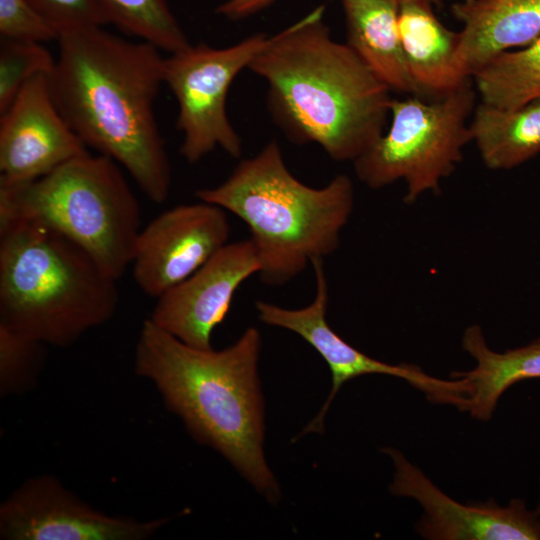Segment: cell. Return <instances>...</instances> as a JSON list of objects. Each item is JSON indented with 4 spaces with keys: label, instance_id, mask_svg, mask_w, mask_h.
<instances>
[{
    "label": "cell",
    "instance_id": "24",
    "mask_svg": "<svg viewBox=\"0 0 540 540\" xmlns=\"http://www.w3.org/2000/svg\"><path fill=\"white\" fill-rule=\"evenodd\" d=\"M59 33L28 0H0L1 38L45 43L57 41Z\"/></svg>",
    "mask_w": 540,
    "mask_h": 540
},
{
    "label": "cell",
    "instance_id": "23",
    "mask_svg": "<svg viewBox=\"0 0 540 540\" xmlns=\"http://www.w3.org/2000/svg\"><path fill=\"white\" fill-rule=\"evenodd\" d=\"M46 344L0 326V394L28 392L45 360Z\"/></svg>",
    "mask_w": 540,
    "mask_h": 540
},
{
    "label": "cell",
    "instance_id": "8",
    "mask_svg": "<svg viewBox=\"0 0 540 540\" xmlns=\"http://www.w3.org/2000/svg\"><path fill=\"white\" fill-rule=\"evenodd\" d=\"M268 37L258 33L219 49L191 44L164 58L163 83L178 104L180 153L187 162L196 163L216 148L232 158L241 156L242 141L226 111L227 95L235 77L248 68Z\"/></svg>",
    "mask_w": 540,
    "mask_h": 540
},
{
    "label": "cell",
    "instance_id": "27",
    "mask_svg": "<svg viewBox=\"0 0 540 540\" xmlns=\"http://www.w3.org/2000/svg\"><path fill=\"white\" fill-rule=\"evenodd\" d=\"M425 1L430 3L433 7H437V8H440L443 5L442 0H425Z\"/></svg>",
    "mask_w": 540,
    "mask_h": 540
},
{
    "label": "cell",
    "instance_id": "18",
    "mask_svg": "<svg viewBox=\"0 0 540 540\" xmlns=\"http://www.w3.org/2000/svg\"><path fill=\"white\" fill-rule=\"evenodd\" d=\"M462 348L475 360L468 371H455L451 378H464L470 385L467 411L478 420L490 419L501 395L512 385L540 378V338L527 345L496 352L485 341L478 325L466 328Z\"/></svg>",
    "mask_w": 540,
    "mask_h": 540
},
{
    "label": "cell",
    "instance_id": "16",
    "mask_svg": "<svg viewBox=\"0 0 540 540\" xmlns=\"http://www.w3.org/2000/svg\"><path fill=\"white\" fill-rule=\"evenodd\" d=\"M398 29L419 97L443 98L472 80L458 66L459 32L445 27L425 0H400Z\"/></svg>",
    "mask_w": 540,
    "mask_h": 540
},
{
    "label": "cell",
    "instance_id": "2",
    "mask_svg": "<svg viewBox=\"0 0 540 540\" xmlns=\"http://www.w3.org/2000/svg\"><path fill=\"white\" fill-rule=\"evenodd\" d=\"M325 5L273 36L248 69L268 86L275 123L298 144L354 161L382 134L391 89L345 43L330 36Z\"/></svg>",
    "mask_w": 540,
    "mask_h": 540
},
{
    "label": "cell",
    "instance_id": "13",
    "mask_svg": "<svg viewBox=\"0 0 540 540\" xmlns=\"http://www.w3.org/2000/svg\"><path fill=\"white\" fill-rule=\"evenodd\" d=\"M88 152L58 111L41 74L0 114V188L34 181Z\"/></svg>",
    "mask_w": 540,
    "mask_h": 540
},
{
    "label": "cell",
    "instance_id": "11",
    "mask_svg": "<svg viewBox=\"0 0 540 540\" xmlns=\"http://www.w3.org/2000/svg\"><path fill=\"white\" fill-rule=\"evenodd\" d=\"M229 234L224 209L208 202L162 212L137 237L130 265L137 286L159 298L224 247Z\"/></svg>",
    "mask_w": 540,
    "mask_h": 540
},
{
    "label": "cell",
    "instance_id": "14",
    "mask_svg": "<svg viewBox=\"0 0 540 540\" xmlns=\"http://www.w3.org/2000/svg\"><path fill=\"white\" fill-rule=\"evenodd\" d=\"M250 239L227 243L192 275L159 298L148 318L160 329L198 349H212L214 329L225 319L233 296L260 272Z\"/></svg>",
    "mask_w": 540,
    "mask_h": 540
},
{
    "label": "cell",
    "instance_id": "9",
    "mask_svg": "<svg viewBox=\"0 0 540 540\" xmlns=\"http://www.w3.org/2000/svg\"><path fill=\"white\" fill-rule=\"evenodd\" d=\"M316 291L313 301L300 309H288L257 301L255 304L261 322L290 330L310 344L327 363L332 387L323 406L298 437L308 433H321L330 404L343 384L367 374H385L407 381L422 391L434 403L451 404L466 411L470 386L464 378L439 379L426 374L413 364L398 365L374 359L343 340L329 326L326 319L328 284L322 258L313 259Z\"/></svg>",
    "mask_w": 540,
    "mask_h": 540
},
{
    "label": "cell",
    "instance_id": "20",
    "mask_svg": "<svg viewBox=\"0 0 540 540\" xmlns=\"http://www.w3.org/2000/svg\"><path fill=\"white\" fill-rule=\"evenodd\" d=\"M481 102L506 109L540 97V37L519 50L503 52L472 77Z\"/></svg>",
    "mask_w": 540,
    "mask_h": 540
},
{
    "label": "cell",
    "instance_id": "25",
    "mask_svg": "<svg viewBox=\"0 0 540 540\" xmlns=\"http://www.w3.org/2000/svg\"><path fill=\"white\" fill-rule=\"evenodd\" d=\"M60 31L109 23L99 0H28Z\"/></svg>",
    "mask_w": 540,
    "mask_h": 540
},
{
    "label": "cell",
    "instance_id": "21",
    "mask_svg": "<svg viewBox=\"0 0 540 540\" xmlns=\"http://www.w3.org/2000/svg\"><path fill=\"white\" fill-rule=\"evenodd\" d=\"M109 23L169 54L191 44L167 0H99Z\"/></svg>",
    "mask_w": 540,
    "mask_h": 540
},
{
    "label": "cell",
    "instance_id": "26",
    "mask_svg": "<svg viewBox=\"0 0 540 540\" xmlns=\"http://www.w3.org/2000/svg\"><path fill=\"white\" fill-rule=\"evenodd\" d=\"M276 0H226L216 8V13L229 21L246 19L269 7Z\"/></svg>",
    "mask_w": 540,
    "mask_h": 540
},
{
    "label": "cell",
    "instance_id": "17",
    "mask_svg": "<svg viewBox=\"0 0 540 540\" xmlns=\"http://www.w3.org/2000/svg\"><path fill=\"white\" fill-rule=\"evenodd\" d=\"M400 0H341L347 45L391 91L419 97L399 29Z\"/></svg>",
    "mask_w": 540,
    "mask_h": 540
},
{
    "label": "cell",
    "instance_id": "1",
    "mask_svg": "<svg viewBox=\"0 0 540 540\" xmlns=\"http://www.w3.org/2000/svg\"><path fill=\"white\" fill-rule=\"evenodd\" d=\"M49 75L52 99L86 147L118 163L153 202L168 198L172 170L154 104L164 58L154 45L103 26L61 30Z\"/></svg>",
    "mask_w": 540,
    "mask_h": 540
},
{
    "label": "cell",
    "instance_id": "19",
    "mask_svg": "<svg viewBox=\"0 0 540 540\" xmlns=\"http://www.w3.org/2000/svg\"><path fill=\"white\" fill-rule=\"evenodd\" d=\"M484 165L509 170L540 154V97L513 109L480 102L470 120Z\"/></svg>",
    "mask_w": 540,
    "mask_h": 540
},
{
    "label": "cell",
    "instance_id": "15",
    "mask_svg": "<svg viewBox=\"0 0 540 540\" xmlns=\"http://www.w3.org/2000/svg\"><path fill=\"white\" fill-rule=\"evenodd\" d=\"M451 13L463 25L457 62L467 78L499 54L540 37V0H462L451 5Z\"/></svg>",
    "mask_w": 540,
    "mask_h": 540
},
{
    "label": "cell",
    "instance_id": "22",
    "mask_svg": "<svg viewBox=\"0 0 540 540\" xmlns=\"http://www.w3.org/2000/svg\"><path fill=\"white\" fill-rule=\"evenodd\" d=\"M55 59L43 43L1 38L0 114L30 80L52 72Z\"/></svg>",
    "mask_w": 540,
    "mask_h": 540
},
{
    "label": "cell",
    "instance_id": "5",
    "mask_svg": "<svg viewBox=\"0 0 540 540\" xmlns=\"http://www.w3.org/2000/svg\"><path fill=\"white\" fill-rule=\"evenodd\" d=\"M117 280L77 244L37 222L0 217V326L67 347L109 321Z\"/></svg>",
    "mask_w": 540,
    "mask_h": 540
},
{
    "label": "cell",
    "instance_id": "6",
    "mask_svg": "<svg viewBox=\"0 0 540 540\" xmlns=\"http://www.w3.org/2000/svg\"><path fill=\"white\" fill-rule=\"evenodd\" d=\"M0 217L42 224L82 248L112 278L131 265L140 206L121 166L81 154L29 183L0 188Z\"/></svg>",
    "mask_w": 540,
    "mask_h": 540
},
{
    "label": "cell",
    "instance_id": "28",
    "mask_svg": "<svg viewBox=\"0 0 540 540\" xmlns=\"http://www.w3.org/2000/svg\"><path fill=\"white\" fill-rule=\"evenodd\" d=\"M539 482H540V479H539ZM535 511H536V513H537L538 515H540V500H539V502H538V505H537V508L535 509Z\"/></svg>",
    "mask_w": 540,
    "mask_h": 540
},
{
    "label": "cell",
    "instance_id": "10",
    "mask_svg": "<svg viewBox=\"0 0 540 540\" xmlns=\"http://www.w3.org/2000/svg\"><path fill=\"white\" fill-rule=\"evenodd\" d=\"M168 518L115 516L84 502L53 475L30 478L0 505L4 540H145Z\"/></svg>",
    "mask_w": 540,
    "mask_h": 540
},
{
    "label": "cell",
    "instance_id": "4",
    "mask_svg": "<svg viewBox=\"0 0 540 540\" xmlns=\"http://www.w3.org/2000/svg\"><path fill=\"white\" fill-rule=\"evenodd\" d=\"M196 197L248 226L261 280L274 286L336 251L354 208V186L347 175L338 174L321 188L308 186L289 171L274 140L242 160L218 186L197 190Z\"/></svg>",
    "mask_w": 540,
    "mask_h": 540
},
{
    "label": "cell",
    "instance_id": "7",
    "mask_svg": "<svg viewBox=\"0 0 540 540\" xmlns=\"http://www.w3.org/2000/svg\"><path fill=\"white\" fill-rule=\"evenodd\" d=\"M475 99L471 81L435 100L411 95L392 99L390 128L353 161L356 176L371 189L402 180L406 204L428 192L439 194L442 181L455 171L472 142Z\"/></svg>",
    "mask_w": 540,
    "mask_h": 540
},
{
    "label": "cell",
    "instance_id": "12",
    "mask_svg": "<svg viewBox=\"0 0 540 540\" xmlns=\"http://www.w3.org/2000/svg\"><path fill=\"white\" fill-rule=\"evenodd\" d=\"M382 451L390 456L395 472L390 492L415 499L424 514L417 532L431 540H540V515L522 499L506 506L493 498L487 502L461 504L443 493L426 475L394 448Z\"/></svg>",
    "mask_w": 540,
    "mask_h": 540
},
{
    "label": "cell",
    "instance_id": "3",
    "mask_svg": "<svg viewBox=\"0 0 540 540\" xmlns=\"http://www.w3.org/2000/svg\"><path fill=\"white\" fill-rule=\"evenodd\" d=\"M260 350L261 335L253 327L216 351L189 346L146 319L134 368L196 441L218 451L267 501L276 503L280 488L263 450Z\"/></svg>",
    "mask_w": 540,
    "mask_h": 540
}]
</instances>
